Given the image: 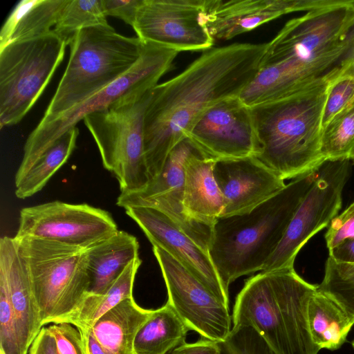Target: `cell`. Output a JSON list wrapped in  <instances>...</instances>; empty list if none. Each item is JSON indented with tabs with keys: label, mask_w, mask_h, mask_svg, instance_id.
I'll return each mask as SVG.
<instances>
[{
	"label": "cell",
	"mask_w": 354,
	"mask_h": 354,
	"mask_svg": "<svg viewBox=\"0 0 354 354\" xmlns=\"http://www.w3.org/2000/svg\"><path fill=\"white\" fill-rule=\"evenodd\" d=\"M268 43H234L204 51L183 72L151 91L143 122L151 180L200 117L221 100L239 96L257 75Z\"/></svg>",
	"instance_id": "6da1fadb"
},
{
	"label": "cell",
	"mask_w": 354,
	"mask_h": 354,
	"mask_svg": "<svg viewBox=\"0 0 354 354\" xmlns=\"http://www.w3.org/2000/svg\"><path fill=\"white\" fill-rule=\"evenodd\" d=\"M340 75L337 65L324 75L274 101L251 107L260 162L283 180L316 170L322 115L328 89Z\"/></svg>",
	"instance_id": "7a4b0ae2"
},
{
	"label": "cell",
	"mask_w": 354,
	"mask_h": 354,
	"mask_svg": "<svg viewBox=\"0 0 354 354\" xmlns=\"http://www.w3.org/2000/svg\"><path fill=\"white\" fill-rule=\"evenodd\" d=\"M316 174L317 169L295 178L248 213L218 218L208 252L227 292L239 277L262 270Z\"/></svg>",
	"instance_id": "3957f363"
},
{
	"label": "cell",
	"mask_w": 354,
	"mask_h": 354,
	"mask_svg": "<svg viewBox=\"0 0 354 354\" xmlns=\"http://www.w3.org/2000/svg\"><path fill=\"white\" fill-rule=\"evenodd\" d=\"M317 289L294 268L261 272L237 295L233 326L253 327L275 354H318L308 324V303Z\"/></svg>",
	"instance_id": "277c9868"
},
{
	"label": "cell",
	"mask_w": 354,
	"mask_h": 354,
	"mask_svg": "<svg viewBox=\"0 0 354 354\" xmlns=\"http://www.w3.org/2000/svg\"><path fill=\"white\" fill-rule=\"evenodd\" d=\"M64 73L40 122H47L109 86L140 57L143 42L108 25L80 30L71 39Z\"/></svg>",
	"instance_id": "5b68a950"
},
{
	"label": "cell",
	"mask_w": 354,
	"mask_h": 354,
	"mask_svg": "<svg viewBox=\"0 0 354 354\" xmlns=\"http://www.w3.org/2000/svg\"><path fill=\"white\" fill-rule=\"evenodd\" d=\"M14 238L30 278L42 327L62 323L88 293L84 249L32 237Z\"/></svg>",
	"instance_id": "8992f818"
},
{
	"label": "cell",
	"mask_w": 354,
	"mask_h": 354,
	"mask_svg": "<svg viewBox=\"0 0 354 354\" xmlns=\"http://www.w3.org/2000/svg\"><path fill=\"white\" fill-rule=\"evenodd\" d=\"M152 89L131 92L106 109L83 119L104 167L116 178L122 194L141 191L151 180L145 156L143 122Z\"/></svg>",
	"instance_id": "52a82bcc"
},
{
	"label": "cell",
	"mask_w": 354,
	"mask_h": 354,
	"mask_svg": "<svg viewBox=\"0 0 354 354\" xmlns=\"http://www.w3.org/2000/svg\"><path fill=\"white\" fill-rule=\"evenodd\" d=\"M353 31L354 1L337 0L287 21L268 42L261 64L297 68L319 61H339Z\"/></svg>",
	"instance_id": "ba28073f"
},
{
	"label": "cell",
	"mask_w": 354,
	"mask_h": 354,
	"mask_svg": "<svg viewBox=\"0 0 354 354\" xmlns=\"http://www.w3.org/2000/svg\"><path fill=\"white\" fill-rule=\"evenodd\" d=\"M67 44L52 32L0 48V127L19 123L62 62Z\"/></svg>",
	"instance_id": "9c48e42d"
},
{
	"label": "cell",
	"mask_w": 354,
	"mask_h": 354,
	"mask_svg": "<svg viewBox=\"0 0 354 354\" xmlns=\"http://www.w3.org/2000/svg\"><path fill=\"white\" fill-rule=\"evenodd\" d=\"M178 53L152 43L143 42L140 57L125 74L71 109L47 122H39L26 141L22 161L30 160L48 148L86 115L106 109L131 92L154 88L170 69Z\"/></svg>",
	"instance_id": "30bf717a"
},
{
	"label": "cell",
	"mask_w": 354,
	"mask_h": 354,
	"mask_svg": "<svg viewBox=\"0 0 354 354\" xmlns=\"http://www.w3.org/2000/svg\"><path fill=\"white\" fill-rule=\"evenodd\" d=\"M350 159L325 160L295 212L278 247L261 272L294 268L297 254L306 242L328 226L342 207V192L350 174Z\"/></svg>",
	"instance_id": "8fae6325"
},
{
	"label": "cell",
	"mask_w": 354,
	"mask_h": 354,
	"mask_svg": "<svg viewBox=\"0 0 354 354\" xmlns=\"http://www.w3.org/2000/svg\"><path fill=\"white\" fill-rule=\"evenodd\" d=\"M118 231L106 211L55 201L22 208L16 238L32 237L86 249Z\"/></svg>",
	"instance_id": "7c38bea8"
},
{
	"label": "cell",
	"mask_w": 354,
	"mask_h": 354,
	"mask_svg": "<svg viewBox=\"0 0 354 354\" xmlns=\"http://www.w3.org/2000/svg\"><path fill=\"white\" fill-rule=\"evenodd\" d=\"M207 0H142L133 26L137 37L178 53L207 50L215 40L203 16Z\"/></svg>",
	"instance_id": "4fadbf2b"
},
{
	"label": "cell",
	"mask_w": 354,
	"mask_h": 354,
	"mask_svg": "<svg viewBox=\"0 0 354 354\" xmlns=\"http://www.w3.org/2000/svg\"><path fill=\"white\" fill-rule=\"evenodd\" d=\"M153 252L166 284L167 301L180 317L203 337L224 340L232 329L229 306L165 250L153 246Z\"/></svg>",
	"instance_id": "5bb4252c"
},
{
	"label": "cell",
	"mask_w": 354,
	"mask_h": 354,
	"mask_svg": "<svg viewBox=\"0 0 354 354\" xmlns=\"http://www.w3.org/2000/svg\"><path fill=\"white\" fill-rule=\"evenodd\" d=\"M186 138L214 160L254 156L257 138L251 107L239 96L221 100L200 117Z\"/></svg>",
	"instance_id": "9a60e30c"
},
{
	"label": "cell",
	"mask_w": 354,
	"mask_h": 354,
	"mask_svg": "<svg viewBox=\"0 0 354 354\" xmlns=\"http://www.w3.org/2000/svg\"><path fill=\"white\" fill-rule=\"evenodd\" d=\"M199 150L188 138L182 140L170 152L160 173L147 186L134 193H120L118 206L155 208L170 218L199 246L208 252L212 232L194 222L183 205L184 167L187 158Z\"/></svg>",
	"instance_id": "2e32d148"
},
{
	"label": "cell",
	"mask_w": 354,
	"mask_h": 354,
	"mask_svg": "<svg viewBox=\"0 0 354 354\" xmlns=\"http://www.w3.org/2000/svg\"><path fill=\"white\" fill-rule=\"evenodd\" d=\"M124 209L142 229L153 246L159 247L170 254L219 301L229 306L228 292L224 288L207 251L158 209L145 206H130Z\"/></svg>",
	"instance_id": "e0dca14e"
},
{
	"label": "cell",
	"mask_w": 354,
	"mask_h": 354,
	"mask_svg": "<svg viewBox=\"0 0 354 354\" xmlns=\"http://www.w3.org/2000/svg\"><path fill=\"white\" fill-rule=\"evenodd\" d=\"M214 176L224 201L221 216L248 213L286 185L254 156L216 160Z\"/></svg>",
	"instance_id": "ac0fdd59"
},
{
	"label": "cell",
	"mask_w": 354,
	"mask_h": 354,
	"mask_svg": "<svg viewBox=\"0 0 354 354\" xmlns=\"http://www.w3.org/2000/svg\"><path fill=\"white\" fill-rule=\"evenodd\" d=\"M297 11V0H207L203 19L214 40L225 41Z\"/></svg>",
	"instance_id": "d6986e66"
},
{
	"label": "cell",
	"mask_w": 354,
	"mask_h": 354,
	"mask_svg": "<svg viewBox=\"0 0 354 354\" xmlns=\"http://www.w3.org/2000/svg\"><path fill=\"white\" fill-rule=\"evenodd\" d=\"M0 269L8 279L22 351L28 354L42 326L30 278L14 237L0 239Z\"/></svg>",
	"instance_id": "ffe728a7"
},
{
	"label": "cell",
	"mask_w": 354,
	"mask_h": 354,
	"mask_svg": "<svg viewBox=\"0 0 354 354\" xmlns=\"http://www.w3.org/2000/svg\"><path fill=\"white\" fill-rule=\"evenodd\" d=\"M215 161L199 149L187 158L184 167L185 210L194 222L212 234L224 209L223 195L214 176Z\"/></svg>",
	"instance_id": "44dd1931"
},
{
	"label": "cell",
	"mask_w": 354,
	"mask_h": 354,
	"mask_svg": "<svg viewBox=\"0 0 354 354\" xmlns=\"http://www.w3.org/2000/svg\"><path fill=\"white\" fill-rule=\"evenodd\" d=\"M137 239L124 232H117L84 249L89 279L88 294H102L126 268L139 258Z\"/></svg>",
	"instance_id": "7402d4cb"
},
{
	"label": "cell",
	"mask_w": 354,
	"mask_h": 354,
	"mask_svg": "<svg viewBox=\"0 0 354 354\" xmlns=\"http://www.w3.org/2000/svg\"><path fill=\"white\" fill-rule=\"evenodd\" d=\"M79 129L75 127L27 162H21L15 178V194L25 199L41 191L67 162L76 147Z\"/></svg>",
	"instance_id": "603a6c76"
},
{
	"label": "cell",
	"mask_w": 354,
	"mask_h": 354,
	"mask_svg": "<svg viewBox=\"0 0 354 354\" xmlns=\"http://www.w3.org/2000/svg\"><path fill=\"white\" fill-rule=\"evenodd\" d=\"M153 310L144 309L133 297L120 301L93 325V333L110 354H133L136 334Z\"/></svg>",
	"instance_id": "cb8c5ba5"
},
{
	"label": "cell",
	"mask_w": 354,
	"mask_h": 354,
	"mask_svg": "<svg viewBox=\"0 0 354 354\" xmlns=\"http://www.w3.org/2000/svg\"><path fill=\"white\" fill-rule=\"evenodd\" d=\"M68 0H21L0 31V48L8 44L44 36L52 32Z\"/></svg>",
	"instance_id": "d4e9b609"
},
{
	"label": "cell",
	"mask_w": 354,
	"mask_h": 354,
	"mask_svg": "<svg viewBox=\"0 0 354 354\" xmlns=\"http://www.w3.org/2000/svg\"><path fill=\"white\" fill-rule=\"evenodd\" d=\"M308 324L313 342L320 349L334 351L346 342L354 318L317 289L308 303Z\"/></svg>",
	"instance_id": "484cf974"
},
{
	"label": "cell",
	"mask_w": 354,
	"mask_h": 354,
	"mask_svg": "<svg viewBox=\"0 0 354 354\" xmlns=\"http://www.w3.org/2000/svg\"><path fill=\"white\" fill-rule=\"evenodd\" d=\"M189 328L167 301L138 331L133 354H166L185 343Z\"/></svg>",
	"instance_id": "4316f807"
},
{
	"label": "cell",
	"mask_w": 354,
	"mask_h": 354,
	"mask_svg": "<svg viewBox=\"0 0 354 354\" xmlns=\"http://www.w3.org/2000/svg\"><path fill=\"white\" fill-rule=\"evenodd\" d=\"M142 261L131 262L102 294H87L76 309L62 323H68L78 328H88L104 314L127 298L133 297L135 277Z\"/></svg>",
	"instance_id": "83f0119b"
},
{
	"label": "cell",
	"mask_w": 354,
	"mask_h": 354,
	"mask_svg": "<svg viewBox=\"0 0 354 354\" xmlns=\"http://www.w3.org/2000/svg\"><path fill=\"white\" fill-rule=\"evenodd\" d=\"M108 24L102 0H68L53 31L69 45L80 30Z\"/></svg>",
	"instance_id": "f1b7e54d"
},
{
	"label": "cell",
	"mask_w": 354,
	"mask_h": 354,
	"mask_svg": "<svg viewBox=\"0 0 354 354\" xmlns=\"http://www.w3.org/2000/svg\"><path fill=\"white\" fill-rule=\"evenodd\" d=\"M354 149V100L322 129L321 151L325 160L349 159Z\"/></svg>",
	"instance_id": "f546056e"
},
{
	"label": "cell",
	"mask_w": 354,
	"mask_h": 354,
	"mask_svg": "<svg viewBox=\"0 0 354 354\" xmlns=\"http://www.w3.org/2000/svg\"><path fill=\"white\" fill-rule=\"evenodd\" d=\"M317 288L354 318V264L337 262L328 257Z\"/></svg>",
	"instance_id": "4dcf8cb0"
},
{
	"label": "cell",
	"mask_w": 354,
	"mask_h": 354,
	"mask_svg": "<svg viewBox=\"0 0 354 354\" xmlns=\"http://www.w3.org/2000/svg\"><path fill=\"white\" fill-rule=\"evenodd\" d=\"M0 353L24 354L8 279L0 269Z\"/></svg>",
	"instance_id": "1f68e13d"
},
{
	"label": "cell",
	"mask_w": 354,
	"mask_h": 354,
	"mask_svg": "<svg viewBox=\"0 0 354 354\" xmlns=\"http://www.w3.org/2000/svg\"><path fill=\"white\" fill-rule=\"evenodd\" d=\"M216 344L217 354H275L250 326H233L227 337Z\"/></svg>",
	"instance_id": "d6a6232c"
},
{
	"label": "cell",
	"mask_w": 354,
	"mask_h": 354,
	"mask_svg": "<svg viewBox=\"0 0 354 354\" xmlns=\"http://www.w3.org/2000/svg\"><path fill=\"white\" fill-rule=\"evenodd\" d=\"M354 100V77L339 75L331 84L322 115V129Z\"/></svg>",
	"instance_id": "836d02e7"
},
{
	"label": "cell",
	"mask_w": 354,
	"mask_h": 354,
	"mask_svg": "<svg viewBox=\"0 0 354 354\" xmlns=\"http://www.w3.org/2000/svg\"><path fill=\"white\" fill-rule=\"evenodd\" d=\"M324 237L328 251L354 239V201L331 220Z\"/></svg>",
	"instance_id": "e575fe53"
},
{
	"label": "cell",
	"mask_w": 354,
	"mask_h": 354,
	"mask_svg": "<svg viewBox=\"0 0 354 354\" xmlns=\"http://www.w3.org/2000/svg\"><path fill=\"white\" fill-rule=\"evenodd\" d=\"M46 328L55 340L57 354H84L81 335L77 327L63 322Z\"/></svg>",
	"instance_id": "d590c367"
},
{
	"label": "cell",
	"mask_w": 354,
	"mask_h": 354,
	"mask_svg": "<svg viewBox=\"0 0 354 354\" xmlns=\"http://www.w3.org/2000/svg\"><path fill=\"white\" fill-rule=\"evenodd\" d=\"M142 2V0H102L106 17L120 19L131 27Z\"/></svg>",
	"instance_id": "8d00e7d4"
},
{
	"label": "cell",
	"mask_w": 354,
	"mask_h": 354,
	"mask_svg": "<svg viewBox=\"0 0 354 354\" xmlns=\"http://www.w3.org/2000/svg\"><path fill=\"white\" fill-rule=\"evenodd\" d=\"M218 346L216 342L203 338L194 343H185L169 354H217Z\"/></svg>",
	"instance_id": "74e56055"
},
{
	"label": "cell",
	"mask_w": 354,
	"mask_h": 354,
	"mask_svg": "<svg viewBox=\"0 0 354 354\" xmlns=\"http://www.w3.org/2000/svg\"><path fill=\"white\" fill-rule=\"evenodd\" d=\"M29 354H57L55 340L46 327L41 329L30 348Z\"/></svg>",
	"instance_id": "f35d334b"
},
{
	"label": "cell",
	"mask_w": 354,
	"mask_h": 354,
	"mask_svg": "<svg viewBox=\"0 0 354 354\" xmlns=\"http://www.w3.org/2000/svg\"><path fill=\"white\" fill-rule=\"evenodd\" d=\"M84 354H110L95 337L92 327L78 328Z\"/></svg>",
	"instance_id": "ab89813d"
},
{
	"label": "cell",
	"mask_w": 354,
	"mask_h": 354,
	"mask_svg": "<svg viewBox=\"0 0 354 354\" xmlns=\"http://www.w3.org/2000/svg\"><path fill=\"white\" fill-rule=\"evenodd\" d=\"M328 257L337 262L354 264V239L330 250Z\"/></svg>",
	"instance_id": "60d3db41"
},
{
	"label": "cell",
	"mask_w": 354,
	"mask_h": 354,
	"mask_svg": "<svg viewBox=\"0 0 354 354\" xmlns=\"http://www.w3.org/2000/svg\"><path fill=\"white\" fill-rule=\"evenodd\" d=\"M338 66L340 75L354 77V31L350 44L342 57Z\"/></svg>",
	"instance_id": "b9f144b4"
},
{
	"label": "cell",
	"mask_w": 354,
	"mask_h": 354,
	"mask_svg": "<svg viewBox=\"0 0 354 354\" xmlns=\"http://www.w3.org/2000/svg\"><path fill=\"white\" fill-rule=\"evenodd\" d=\"M350 160H351L353 162V163L354 164V149H353L351 153V156H350Z\"/></svg>",
	"instance_id": "7bdbcfd3"
},
{
	"label": "cell",
	"mask_w": 354,
	"mask_h": 354,
	"mask_svg": "<svg viewBox=\"0 0 354 354\" xmlns=\"http://www.w3.org/2000/svg\"><path fill=\"white\" fill-rule=\"evenodd\" d=\"M351 345L353 348H354V339L351 341Z\"/></svg>",
	"instance_id": "ee69618b"
},
{
	"label": "cell",
	"mask_w": 354,
	"mask_h": 354,
	"mask_svg": "<svg viewBox=\"0 0 354 354\" xmlns=\"http://www.w3.org/2000/svg\"><path fill=\"white\" fill-rule=\"evenodd\" d=\"M1 354V353H0Z\"/></svg>",
	"instance_id": "f6af8a7d"
}]
</instances>
